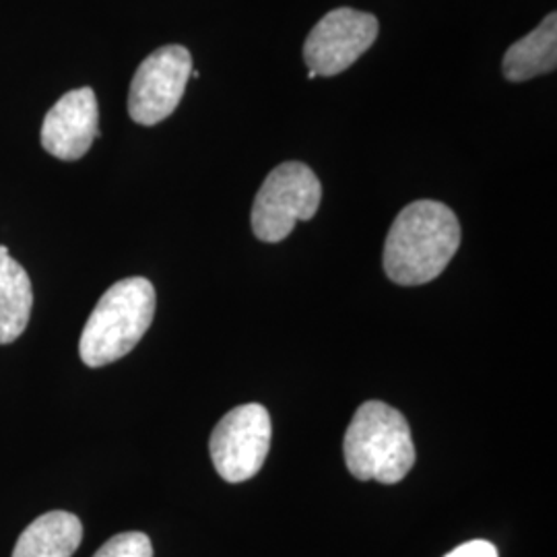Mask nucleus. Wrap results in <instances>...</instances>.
<instances>
[{
	"mask_svg": "<svg viewBox=\"0 0 557 557\" xmlns=\"http://www.w3.org/2000/svg\"><path fill=\"white\" fill-rule=\"evenodd\" d=\"M460 246V223L438 200L407 205L384 242V271L398 285H423L442 275Z\"/></svg>",
	"mask_w": 557,
	"mask_h": 557,
	"instance_id": "nucleus-1",
	"label": "nucleus"
},
{
	"mask_svg": "<svg viewBox=\"0 0 557 557\" xmlns=\"http://www.w3.org/2000/svg\"><path fill=\"white\" fill-rule=\"evenodd\" d=\"M345 465L359 481L386 485L407 478L416 462V444L405 416L382 400L359 407L345 434Z\"/></svg>",
	"mask_w": 557,
	"mask_h": 557,
	"instance_id": "nucleus-2",
	"label": "nucleus"
},
{
	"mask_svg": "<svg viewBox=\"0 0 557 557\" xmlns=\"http://www.w3.org/2000/svg\"><path fill=\"white\" fill-rule=\"evenodd\" d=\"M156 317V289L145 277L114 283L83 326L79 356L85 366L101 368L128 356Z\"/></svg>",
	"mask_w": 557,
	"mask_h": 557,
	"instance_id": "nucleus-3",
	"label": "nucleus"
},
{
	"mask_svg": "<svg viewBox=\"0 0 557 557\" xmlns=\"http://www.w3.org/2000/svg\"><path fill=\"white\" fill-rule=\"evenodd\" d=\"M322 200L320 180L306 163L277 165L260 186L250 223L257 238L275 244L287 238L298 221L312 220Z\"/></svg>",
	"mask_w": 557,
	"mask_h": 557,
	"instance_id": "nucleus-4",
	"label": "nucleus"
},
{
	"mask_svg": "<svg viewBox=\"0 0 557 557\" xmlns=\"http://www.w3.org/2000/svg\"><path fill=\"white\" fill-rule=\"evenodd\" d=\"M271 436V416L262 405L250 403L232 409L209 440V453L220 478L227 483L255 478L269 457Z\"/></svg>",
	"mask_w": 557,
	"mask_h": 557,
	"instance_id": "nucleus-5",
	"label": "nucleus"
},
{
	"mask_svg": "<svg viewBox=\"0 0 557 557\" xmlns=\"http://www.w3.org/2000/svg\"><path fill=\"white\" fill-rule=\"evenodd\" d=\"M193 57L178 46H163L140 62L128 94V114L137 124L153 126L178 108L190 79Z\"/></svg>",
	"mask_w": 557,
	"mask_h": 557,
	"instance_id": "nucleus-6",
	"label": "nucleus"
},
{
	"mask_svg": "<svg viewBox=\"0 0 557 557\" xmlns=\"http://www.w3.org/2000/svg\"><path fill=\"white\" fill-rule=\"evenodd\" d=\"M379 20L356 9H335L312 27L304 44L308 71L335 77L363 57L379 38Z\"/></svg>",
	"mask_w": 557,
	"mask_h": 557,
	"instance_id": "nucleus-7",
	"label": "nucleus"
},
{
	"mask_svg": "<svg viewBox=\"0 0 557 557\" xmlns=\"http://www.w3.org/2000/svg\"><path fill=\"white\" fill-rule=\"evenodd\" d=\"M98 137L100 108L91 87L64 94L41 124V147L57 160H81Z\"/></svg>",
	"mask_w": 557,
	"mask_h": 557,
	"instance_id": "nucleus-8",
	"label": "nucleus"
},
{
	"mask_svg": "<svg viewBox=\"0 0 557 557\" xmlns=\"http://www.w3.org/2000/svg\"><path fill=\"white\" fill-rule=\"evenodd\" d=\"M83 524L71 512L52 510L36 518L17 539L13 557H71L79 549Z\"/></svg>",
	"mask_w": 557,
	"mask_h": 557,
	"instance_id": "nucleus-9",
	"label": "nucleus"
},
{
	"mask_svg": "<svg viewBox=\"0 0 557 557\" xmlns=\"http://www.w3.org/2000/svg\"><path fill=\"white\" fill-rule=\"evenodd\" d=\"M557 66V17L549 13L537 29L512 44L504 54L502 71L512 83L554 73Z\"/></svg>",
	"mask_w": 557,
	"mask_h": 557,
	"instance_id": "nucleus-10",
	"label": "nucleus"
},
{
	"mask_svg": "<svg viewBox=\"0 0 557 557\" xmlns=\"http://www.w3.org/2000/svg\"><path fill=\"white\" fill-rule=\"evenodd\" d=\"M34 308V289L27 271L0 246V345L23 335Z\"/></svg>",
	"mask_w": 557,
	"mask_h": 557,
	"instance_id": "nucleus-11",
	"label": "nucleus"
},
{
	"mask_svg": "<svg viewBox=\"0 0 557 557\" xmlns=\"http://www.w3.org/2000/svg\"><path fill=\"white\" fill-rule=\"evenodd\" d=\"M94 557H153V545L145 533H120L103 543Z\"/></svg>",
	"mask_w": 557,
	"mask_h": 557,
	"instance_id": "nucleus-12",
	"label": "nucleus"
},
{
	"mask_svg": "<svg viewBox=\"0 0 557 557\" xmlns=\"http://www.w3.org/2000/svg\"><path fill=\"white\" fill-rule=\"evenodd\" d=\"M446 557H498V549L490 541H469L458 545L455 552H450Z\"/></svg>",
	"mask_w": 557,
	"mask_h": 557,
	"instance_id": "nucleus-13",
	"label": "nucleus"
}]
</instances>
